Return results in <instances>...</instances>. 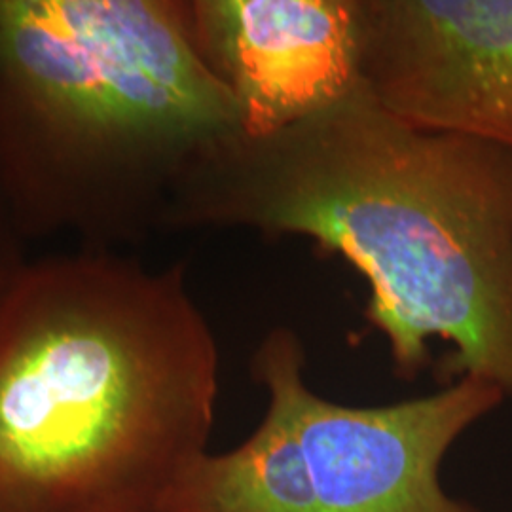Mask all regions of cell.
Returning a JSON list of instances; mask_svg holds the SVG:
<instances>
[{"instance_id": "cell-5", "label": "cell", "mask_w": 512, "mask_h": 512, "mask_svg": "<svg viewBox=\"0 0 512 512\" xmlns=\"http://www.w3.org/2000/svg\"><path fill=\"white\" fill-rule=\"evenodd\" d=\"M359 84L423 131L512 150V0H357Z\"/></svg>"}, {"instance_id": "cell-7", "label": "cell", "mask_w": 512, "mask_h": 512, "mask_svg": "<svg viewBox=\"0 0 512 512\" xmlns=\"http://www.w3.org/2000/svg\"><path fill=\"white\" fill-rule=\"evenodd\" d=\"M27 245L29 241L23 236L12 203L0 183V300L14 287L31 262Z\"/></svg>"}, {"instance_id": "cell-1", "label": "cell", "mask_w": 512, "mask_h": 512, "mask_svg": "<svg viewBox=\"0 0 512 512\" xmlns=\"http://www.w3.org/2000/svg\"><path fill=\"white\" fill-rule=\"evenodd\" d=\"M302 236L346 258L370 289L393 374L414 382L452 351L459 378L512 401V150L395 118L361 88L268 137L241 131L184 173L165 230Z\"/></svg>"}, {"instance_id": "cell-2", "label": "cell", "mask_w": 512, "mask_h": 512, "mask_svg": "<svg viewBox=\"0 0 512 512\" xmlns=\"http://www.w3.org/2000/svg\"><path fill=\"white\" fill-rule=\"evenodd\" d=\"M219 346L175 264L31 260L0 300V512H158L209 452Z\"/></svg>"}, {"instance_id": "cell-3", "label": "cell", "mask_w": 512, "mask_h": 512, "mask_svg": "<svg viewBox=\"0 0 512 512\" xmlns=\"http://www.w3.org/2000/svg\"><path fill=\"white\" fill-rule=\"evenodd\" d=\"M238 131L188 0H0V183L27 241L165 230L188 167Z\"/></svg>"}, {"instance_id": "cell-6", "label": "cell", "mask_w": 512, "mask_h": 512, "mask_svg": "<svg viewBox=\"0 0 512 512\" xmlns=\"http://www.w3.org/2000/svg\"><path fill=\"white\" fill-rule=\"evenodd\" d=\"M207 67L232 93L241 133L268 137L359 86L357 0H188Z\"/></svg>"}, {"instance_id": "cell-4", "label": "cell", "mask_w": 512, "mask_h": 512, "mask_svg": "<svg viewBox=\"0 0 512 512\" xmlns=\"http://www.w3.org/2000/svg\"><path fill=\"white\" fill-rule=\"evenodd\" d=\"M289 327L256 346L251 376L268 406L255 431L213 456L200 512H482L442 486L444 459L505 397L459 378L399 403L357 406L317 395Z\"/></svg>"}]
</instances>
